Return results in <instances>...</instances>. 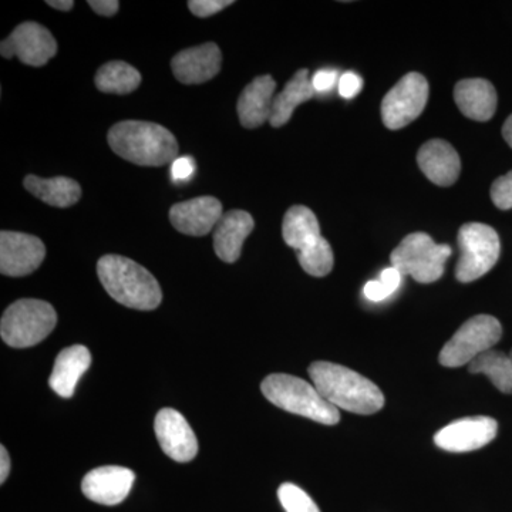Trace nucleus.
<instances>
[{
	"label": "nucleus",
	"mask_w": 512,
	"mask_h": 512,
	"mask_svg": "<svg viewBox=\"0 0 512 512\" xmlns=\"http://www.w3.org/2000/svg\"><path fill=\"white\" fill-rule=\"evenodd\" d=\"M282 235L288 247L298 252V261L306 274L322 278L333 269L332 247L320 235L318 218L303 205L289 208L282 224Z\"/></svg>",
	"instance_id": "obj_4"
},
{
	"label": "nucleus",
	"mask_w": 512,
	"mask_h": 512,
	"mask_svg": "<svg viewBox=\"0 0 512 512\" xmlns=\"http://www.w3.org/2000/svg\"><path fill=\"white\" fill-rule=\"evenodd\" d=\"M97 274L111 298L127 308L154 311L163 301L157 279L126 256L104 255L97 264Z\"/></svg>",
	"instance_id": "obj_3"
},
{
	"label": "nucleus",
	"mask_w": 512,
	"mask_h": 512,
	"mask_svg": "<svg viewBox=\"0 0 512 512\" xmlns=\"http://www.w3.org/2000/svg\"><path fill=\"white\" fill-rule=\"evenodd\" d=\"M420 170L440 187H450L458 180L461 161L457 151L444 140H430L423 144L417 154Z\"/></svg>",
	"instance_id": "obj_18"
},
{
	"label": "nucleus",
	"mask_w": 512,
	"mask_h": 512,
	"mask_svg": "<svg viewBox=\"0 0 512 512\" xmlns=\"http://www.w3.org/2000/svg\"><path fill=\"white\" fill-rule=\"evenodd\" d=\"M92 365V355L86 346L74 345L63 349L56 357L55 367L49 384L53 392L64 399H70L76 390L80 377Z\"/></svg>",
	"instance_id": "obj_22"
},
{
	"label": "nucleus",
	"mask_w": 512,
	"mask_h": 512,
	"mask_svg": "<svg viewBox=\"0 0 512 512\" xmlns=\"http://www.w3.org/2000/svg\"><path fill=\"white\" fill-rule=\"evenodd\" d=\"M224 217L220 200L214 197H198L178 202L170 210V221L181 234L205 237Z\"/></svg>",
	"instance_id": "obj_15"
},
{
	"label": "nucleus",
	"mask_w": 512,
	"mask_h": 512,
	"mask_svg": "<svg viewBox=\"0 0 512 512\" xmlns=\"http://www.w3.org/2000/svg\"><path fill=\"white\" fill-rule=\"evenodd\" d=\"M10 473V457L5 446L0 447V483H5Z\"/></svg>",
	"instance_id": "obj_35"
},
{
	"label": "nucleus",
	"mask_w": 512,
	"mask_h": 512,
	"mask_svg": "<svg viewBox=\"0 0 512 512\" xmlns=\"http://www.w3.org/2000/svg\"><path fill=\"white\" fill-rule=\"evenodd\" d=\"M276 89L269 74L256 77L245 87L238 100V116L245 128L261 127L271 119L272 103Z\"/></svg>",
	"instance_id": "obj_20"
},
{
	"label": "nucleus",
	"mask_w": 512,
	"mask_h": 512,
	"mask_svg": "<svg viewBox=\"0 0 512 512\" xmlns=\"http://www.w3.org/2000/svg\"><path fill=\"white\" fill-rule=\"evenodd\" d=\"M254 227V218L247 211L234 210L224 214L214 231V249L218 258L227 264L237 262L245 239Z\"/></svg>",
	"instance_id": "obj_19"
},
{
	"label": "nucleus",
	"mask_w": 512,
	"mask_h": 512,
	"mask_svg": "<svg viewBox=\"0 0 512 512\" xmlns=\"http://www.w3.org/2000/svg\"><path fill=\"white\" fill-rule=\"evenodd\" d=\"M56 323L57 313L50 303L20 299L3 313L0 335L10 348H32L53 332Z\"/></svg>",
	"instance_id": "obj_6"
},
{
	"label": "nucleus",
	"mask_w": 512,
	"mask_h": 512,
	"mask_svg": "<svg viewBox=\"0 0 512 512\" xmlns=\"http://www.w3.org/2000/svg\"><path fill=\"white\" fill-rule=\"evenodd\" d=\"M107 140L117 156L141 167H163L178 158L177 138L160 124L121 121L110 128Z\"/></svg>",
	"instance_id": "obj_2"
},
{
	"label": "nucleus",
	"mask_w": 512,
	"mask_h": 512,
	"mask_svg": "<svg viewBox=\"0 0 512 512\" xmlns=\"http://www.w3.org/2000/svg\"><path fill=\"white\" fill-rule=\"evenodd\" d=\"M195 171V163L191 157H178L171 165V174L175 181H187Z\"/></svg>",
	"instance_id": "obj_33"
},
{
	"label": "nucleus",
	"mask_w": 512,
	"mask_h": 512,
	"mask_svg": "<svg viewBox=\"0 0 512 512\" xmlns=\"http://www.w3.org/2000/svg\"><path fill=\"white\" fill-rule=\"evenodd\" d=\"M232 0H190L188 8L198 18H210L232 5Z\"/></svg>",
	"instance_id": "obj_29"
},
{
	"label": "nucleus",
	"mask_w": 512,
	"mask_h": 512,
	"mask_svg": "<svg viewBox=\"0 0 512 512\" xmlns=\"http://www.w3.org/2000/svg\"><path fill=\"white\" fill-rule=\"evenodd\" d=\"M498 433V423L491 417H466L453 421L434 436V443L450 453H470L490 444Z\"/></svg>",
	"instance_id": "obj_13"
},
{
	"label": "nucleus",
	"mask_w": 512,
	"mask_h": 512,
	"mask_svg": "<svg viewBox=\"0 0 512 512\" xmlns=\"http://www.w3.org/2000/svg\"><path fill=\"white\" fill-rule=\"evenodd\" d=\"M222 53L215 43L191 47L174 56L171 67L175 79L184 84H201L220 73Z\"/></svg>",
	"instance_id": "obj_17"
},
{
	"label": "nucleus",
	"mask_w": 512,
	"mask_h": 512,
	"mask_svg": "<svg viewBox=\"0 0 512 512\" xmlns=\"http://www.w3.org/2000/svg\"><path fill=\"white\" fill-rule=\"evenodd\" d=\"M46 256L45 244L23 232H0V272L20 278L35 272Z\"/></svg>",
	"instance_id": "obj_12"
},
{
	"label": "nucleus",
	"mask_w": 512,
	"mask_h": 512,
	"mask_svg": "<svg viewBox=\"0 0 512 512\" xmlns=\"http://www.w3.org/2000/svg\"><path fill=\"white\" fill-rule=\"evenodd\" d=\"M468 372L484 375L501 393L512 394V360L497 350H488L468 365Z\"/></svg>",
	"instance_id": "obj_26"
},
{
	"label": "nucleus",
	"mask_w": 512,
	"mask_h": 512,
	"mask_svg": "<svg viewBox=\"0 0 512 512\" xmlns=\"http://www.w3.org/2000/svg\"><path fill=\"white\" fill-rule=\"evenodd\" d=\"M503 136L507 141L508 146L512 148V116L508 117L503 127Z\"/></svg>",
	"instance_id": "obj_37"
},
{
	"label": "nucleus",
	"mask_w": 512,
	"mask_h": 512,
	"mask_svg": "<svg viewBox=\"0 0 512 512\" xmlns=\"http://www.w3.org/2000/svg\"><path fill=\"white\" fill-rule=\"evenodd\" d=\"M454 99L461 113L471 120H491L497 110V92L485 79L461 80L454 89Z\"/></svg>",
	"instance_id": "obj_21"
},
{
	"label": "nucleus",
	"mask_w": 512,
	"mask_h": 512,
	"mask_svg": "<svg viewBox=\"0 0 512 512\" xmlns=\"http://www.w3.org/2000/svg\"><path fill=\"white\" fill-rule=\"evenodd\" d=\"M154 429H156L158 443L171 460L177 463H188L197 456V437L183 414L177 410H160Z\"/></svg>",
	"instance_id": "obj_14"
},
{
	"label": "nucleus",
	"mask_w": 512,
	"mask_h": 512,
	"mask_svg": "<svg viewBox=\"0 0 512 512\" xmlns=\"http://www.w3.org/2000/svg\"><path fill=\"white\" fill-rule=\"evenodd\" d=\"M136 474L126 467L94 468L83 478L82 491L89 500L101 505H117L126 500Z\"/></svg>",
	"instance_id": "obj_16"
},
{
	"label": "nucleus",
	"mask_w": 512,
	"mask_h": 512,
	"mask_svg": "<svg viewBox=\"0 0 512 512\" xmlns=\"http://www.w3.org/2000/svg\"><path fill=\"white\" fill-rule=\"evenodd\" d=\"M363 292H365L366 298L372 302H382L394 293L393 289L389 285L384 284L382 279L367 282Z\"/></svg>",
	"instance_id": "obj_32"
},
{
	"label": "nucleus",
	"mask_w": 512,
	"mask_h": 512,
	"mask_svg": "<svg viewBox=\"0 0 512 512\" xmlns=\"http://www.w3.org/2000/svg\"><path fill=\"white\" fill-rule=\"evenodd\" d=\"M46 3L50 8L63 10V12H69L74 6L73 0H47Z\"/></svg>",
	"instance_id": "obj_36"
},
{
	"label": "nucleus",
	"mask_w": 512,
	"mask_h": 512,
	"mask_svg": "<svg viewBox=\"0 0 512 512\" xmlns=\"http://www.w3.org/2000/svg\"><path fill=\"white\" fill-rule=\"evenodd\" d=\"M261 390L269 402L285 412L298 414L326 426H335L340 421L339 409L332 406L313 384L299 377L276 373L266 377Z\"/></svg>",
	"instance_id": "obj_5"
},
{
	"label": "nucleus",
	"mask_w": 512,
	"mask_h": 512,
	"mask_svg": "<svg viewBox=\"0 0 512 512\" xmlns=\"http://www.w3.org/2000/svg\"><path fill=\"white\" fill-rule=\"evenodd\" d=\"M0 53L5 59L16 56L28 66L40 67L56 56L57 43L45 26L36 22H25L3 40Z\"/></svg>",
	"instance_id": "obj_11"
},
{
	"label": "nucleus",
	"mask_w": 512,
	"mask_h": 512,
	"mask_svg": "<svg viewBox=\"0 0 512 512\" xmlns=\"http://www.w3.org/2000/svg\"><path fill=\"white\" fill-rule=\"evenodd\" d=\"M89 6H92L97 15L111 18L119 12L120 3L117 0H89Z\"/></svg>",
	"instance_id": "obj_34"
},
{
	"label": "nucleus",
	"mask_w": 512,
	"mask_h": 512,
	"mask_svg": "<svg viewBox=\"0 0 512 512\" xmlns=\"http://www.w3.org/2000/svg\"><path fill=\"white\" fill-rule=\"evenodd\" d=\"M363 80L359 74L346 72L339 77L338 90L343 99H353L362 92Z\"/></svg>",
	"instance_id": "obj_30"
},
{
	"label": "nucleus",
	"mask_w": 512,
	"mask_h": 512,
	"mask_svg": "<svg viewBox=\"0 0 512 512\" xmlns=\"http://www.w3.org/2000/svg\"><path fill=\"white\" fill-rule=\"evenodd\" d=\"M94 82L100 92L123 96L133 93L140 86L141 74L130 64L114 60L100 67Z\"/></svg>",
	"instance_id": "obj_25"
},
{
	"label": "nucleus",
	"mask_w": 512,
	"mask_h": 512,
	"mask_svg": "<svg viewBox=\"0 0 512 512\" xmlns=\"http://www.w3.org/2000/svg\"><path fill=\"white\" fill-rule=\"evenodd\" d=\"M336 83H339L336 70L323 69L313 74L312 86L316 93L329 92Z\"/></svg>",
	"instance_id": "obj_31"
},
{
	"label": "nucleus",
	"mask_w": 512,
	"mask_h": 512,
	"mask_svg": "<svg viewBox=\"0 0 512 512\" xmlns=\"http://www.w3.org/2000/svg\"><path fill=\"white\" fill-rule=\"evenodd\" d=\"M309 376L313 386L336 409L363 416L383 409L382 390L372 380L349 367L330 362H315L309 366Z\"/></svg>",
	"instance_id": "obj_1"
},
{
	"label": "nucleus",
	"mask_w": 512,
	"mask_h": 512,
	"mask_svg": "<svg viewBox=\"0 0 512 512\" xmlns=\"http://www.w3.org/2000/svg\"><path fill=\"white\" fill-rule=\"evenodd\" d=\"M25 188L40 201L56 208L72 207L82 197L80 184L67 177L40 178L28 175Z\"/></svg>",
	"instance_id": "obj_24"
},
{
	"label": "nucleus",
	"mask_w": 512,
	"mask_h": 512,
	"mask_svg": "<svg viewBox=\"0 0 512 512\" xmlns=\"http://www.w3.org/2000/svg\"><path fill=\"white\" fill-rule=\"evenodd\" d=\"M491 200L495 207L507 211L512 208V171L497 178L491 187Z\"/></svg>",
	"instance_id": "obj_28"
},
{
	"label": "nucleus",
	"mask_w": 512,
	"mask_h": 512,
	"mask_svg": "<svg viewBox=\"0 0 512 512\" xmlns=\"http://www.w3.org/2000/svg\"><path fill=\"white\" fill-rule=\"evenodd\" d=\"M450 255L448 245L436 244L424 232H413L394 249L390 261L403 276L410 275L419 284H433L443 276Z\"/></svg>",
	"instance_id": "obj_7"
},
{
	"label": "nucleus",
	"mask_w": 512,
	"mask_h": 512,
	"mask_svg": "<svg viewBox=\"0 0 512 512\" xmlns=\"http://www.w3.org/2000/svg\"><path fill=\"white\" fill-rule=\"evenodd\" d=\"M510 357H511V360H512V350H511V353H510Z\"/></svg>",
	"instance_id": "obj_38"
},
{
	"label": "nucleus",
	"mask_w": 512,
	"mask_h": 512,
	"mask_svg": "<svg viewBox=\"0 0 512 512\" xmlns=\"http://www.w3.org/2000/svg\"><path fill=\"white\" fill-rule=\"evenodd\" d=\"M503 336L500 320L490 315H478L468 319L454 333L440 352V365L461 367L470 365L474 359L500 342Z\"/></svg>",
	"instance_id": "obj_9"
},
{
	"label": "nucleus",
	"mask_w": 512,
	"mask_h": 512,
	"mask_svg": "<svg viewBox=\"0 0 512 512\" xmlns=\"http://www.w3.org/2000/svg\"><path fill=\"white\" fill-rule=\"evenodd\" d=\"M429 93L426 77L414 72L406 74L382 101L384 126L389 130L409 126L426 109Z\"/></svg>",
	"instance_id": "obj_10"
},
{
	"label": "nucleus",
	"mask_w": 512,
	"mask_h": 512,
	"mask_svg": "<svg viewBox=\"0 0 512 512\" xmlns=\"http://www.w3.org/2000/svg\"><path fill=\"white\" fill-rule=\"evenodd\" d=\"M278 497L286 512H320L315 501L298 485L282 484L278 490Z\"/></svg>",
	"instance_id": "obj_27"
},
{
	"label": "nucleus",
	"mask_w": 512,
	"mask_h": 512,
	"mask_svg": "<svg viewBox=\"0 0 512 512\" xmlns=\"http://www.w3.org/2000/svg\"><path fill=\"white\" fill-rule=\"evenodd\" d=\"M312 86V77L309 70L302 69L286 83L285 89L275 96L272 103L271 123L272 127H282L292 119L293 111L299 104L311 100L315 96Z\"/></svg>",
	"instance_id": "obj_23"
},
{
	"label": "nucleus",
	"mask_w": 512,
	"mask_h": 512,
	"mask_svg": "<svg viewBox=\"0 0 512 512\" xmlns=\"http://www.w3.org/2000/svg\"><path fill=\"white\" fill-rule=\"evenodd\" d=\"M460 258L456 278L461 284H470L488 274L500 258L501 245L497 232L490 225L470 222L458 231Z\"/></svg>",
	"instance_id": "obj_8"
}]
</instances>
